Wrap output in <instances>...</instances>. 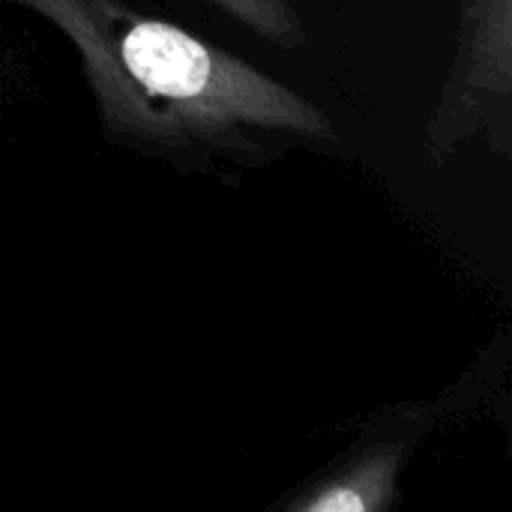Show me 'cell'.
Returning <instances> with one entry per match:
<instances>
[{"mask_svg": "<svg viewBox=\"0 0 512 512\" xmlns=\"http://www.w3.org/2000/svg\"><path fill=\"white\" fill-rule=\"evenodd\" d=\"M435 423V411L411 405L387 420L366 429V438L354 450L321 474L315 483L303 486L285 510L291 512H378L396 504L399 471L408 453Z\"/></svg>", "mask_w": 512, "mask_h": 512, "instance_id": "7a4b0ae2", "label": "cell"}, {"mask_svg": "<svg viewBox=\"0 0 512 512\" xmlns=\"http://www.w3.org/2000/svg\"><path fill=\"white\" fill-rule=\"evenodd\" d=\"M207 3L222 15H228L234 24L246 27L258 39L282 51H297L306 45V24L291 0H207Z\"/></svg>", "mask_w": 512, "mask_h": 512, "instance_id": "277c9868", "label": "cell"}, {"mask_svg": "<svg viewBox=\"0 0 512 512\" xmlns=\"http://www.w3.org/2000/svg\"><path fill=\"white\" fill-rule=\"evenodd\" d=\"M0 3L39 15L72 45L111 144L180 174L225 177L336 141L315 102L135 0Z\"/></svg>", "mask_w": 512, "mask_h": 512, "instance_id": "6da1fadb", "label": "cell"}, {"mask_svg": "<svg viewBox=\"0 0 512 512\" xmlns=\"http://www.w3.org/2000/svg\"><path fill=\"white\" fill-rule=\"evenodd\" d=\"M510 30V0H468L459 63L432 126L435 138H444V147L480 129L489 111H498L507 123Z\"/></svg>", "mask_w": 512, "mask_h": 512, "instance_id": "3957f363", "label": "cell"}]
</instances>
